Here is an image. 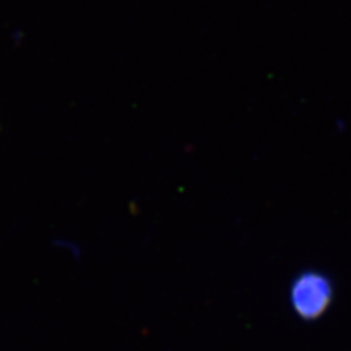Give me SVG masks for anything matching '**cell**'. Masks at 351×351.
<instances>
[{"instance_id":"1","label":"cell","mask_w":351,"mask_h":351,"mask_svg":"<svg viewBox=\"0 0 351 351\" xmlns=\"http://www.w3.org/2000/svg\"><path fill=\"white\" fill-rule=\"evenodd\" d=\"M289 295L295 315L303 321H316L331 306L334 285L326 274L316 269H306L291 281Z\"/></svg>"}]
</instances>
